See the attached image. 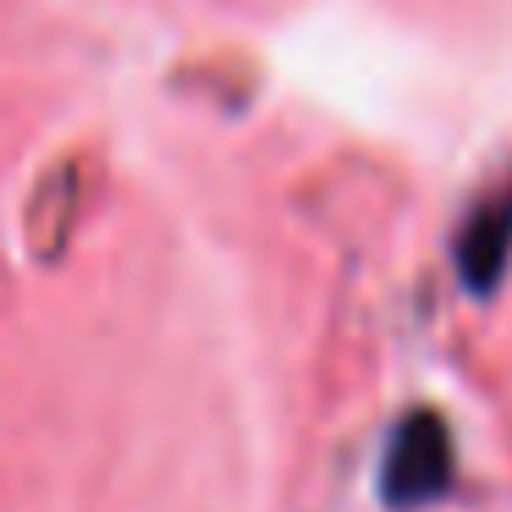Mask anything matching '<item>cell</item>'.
<instances>
[{
    "mask_svg": "<svg viewBox=\"0 0 512 512\" xmlns=\"http://www.w3.org/2000/svg\"><path fill=\"white\" fill-rule=\"evenodd\" d=\"M452 485V435L435 413H413L397 424L380 468V496L386 507H424Z\"/></svg>",
    "mask_w": 512,
    "mask_h": 512,
    "instance_id": "cell-1",
    "label": "cell"
},
{
    "mask_svg": "<svg viewBox=\"0 0 512 512\" xmlns=\"http://www.w3.org/2000/svg\"><path fill=\"white\" fill-rule=\"evenodd\" d=\"M507 254H512V188L490 193L468 215L463 237H457V276H463V287L485 298L501 281V270H507Z\"/></svg>",
    "mask_w": 512,
    "mask_h": 512,
    "instance_id": "cell-2",
    "label": "cell"
}]
</instances>
